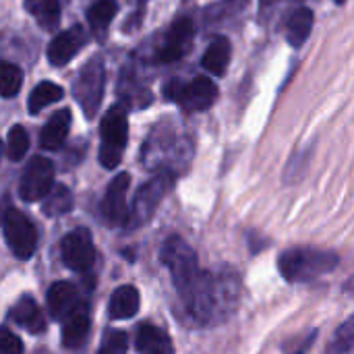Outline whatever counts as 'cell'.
I'll return each instance as SVG.
<instances>
[{"label":"cell","instance_id":"1","mask_svg":"<svg viewBox=\"0 0 354 354\" xmlns=\"http://www.w3.org/2000/svg\"><path fill=\"white\" fill-rule=\"evenodd\" d=\"M160 261L168 268L189 317L201 326L216 324V282L214 272L199 268L197 253L180 239L170 236L160 251Z\"/></svg>","mask_w":354,"mask_h":354},{"label":"cell","instance_id":"2","mask_svg":"<svg viewBox=\"0 0 354 354\" xmlns=\"http://www.w3.org/2000/svg\"><path fill=\"white\" fill-rule=\"evenodd\" d=\"M340 263L338 253L315 249V247H295L280 255L278 270L288 282H311L330 272Z\"/></svg>","mask_w":354,"mask_h":354},{"label":"cell","instance_id":"3","mask_svg":"<svg viewBox=\"0 0 354 354\" xmlns=\"http://www.w3.org/2000/svg\"><path fill=\"white\" fill-rule=\"evenodd\" d=\"M100 164L108 170L116 168L124 156V147L129 141V118L122 106H112L100 124Z\"/></svg>","mask_w":354,"mask_h":354},{"label":"cell","instance_id":"4","mask_svg":"<svg viewBox=\"0 0 354 354\" xmlns=\"http://www.w3.org/2000/svg\"><path fill=\"white\" fill-rule=\"evenodd\" d=\"M104 85H106V71L100 56H93L79 73L73 93L79 102L83 114L87 118H93L100 110L102 97H104Z\"/></svg>","mask_w":354,"mask_h":354},{"label":"cell","instance_id":"5","mask_svg":"<svg viewBox=\"0 0 354 354\" xmlns=\"http://www.w3.org/2000/svg\"><path fill=\"white\" fill-rule=\"evenodd\" d=\"M170 187H172V178L166 172L153 176L151 180H147L139 189V193H137V197L133 201V207L129 212V218H127L129 228L145 226L153 218L156 209L160 207V203L166 197V193L170 191Z\"/></svg>","mask_w":354,"mask_h":354},{"label":"cell","instance_id":"6","mask_svg":"<svg viewBox=\"0 0 354 354\" xmlns=\"http://www.w3.org/2000/svg\"><path fill=\"white\" fill-rule=\"evenodd\" d=\"M2 228L6 245L12 251V255L17 259H31L37 247V232L29 218L23 216L19 209L8 207L2 218Z\"/></svg>","mask_w":354,"mask_h":354},{"label":"cell","instance_id":"7","mask_svg":"<svg viewBox=\"0 0 354 354\" xmlns=\"http://www.w3.org/2000/svg\"><path fill=\"white\" fill-rule=\"evenodd\" d=\"M60 255L68 270L87 274L95 263V247L91 232L87 228H77L68 232L60 243Z\"/></svg>","mask_w":354,"mask_h":354},{"label":"cell","instance_id":"8","mask_svg":"<svg viewBox=\"0 0 354 354\" xmlns=\"http://www.w3.org/2000/svg\"><path fill=\"white\" fill-rule=\"evenodd\" d=\"M52 185H54V164L48 158L35 156L25 166V172L19 185V195L23 201L33 203V201L44 199L46 193L52 189Z\"/></svg>","mask_w":354,"mask_h":354},{"label":"cell","instance_id":"9","mask_svg":"<svg viewBox=\"0 0 354 354\" xmlns=\"http://www.w3.org/2000/svg\"><path fill=\"white\" fill-rule=\"evenodd\" d=\"M214 280H216V324H224L239 309L241 276L234 268L222 266L214 272Z\"/></svg>","mask_w":354,"mask_h":354},{"label":"cell","instance_id":"10","mask_svg":"<svg viewBox=\"0 0 354 354\" xmlns=\"http://www.w3.org/2000/svg\"><path fill=\"white\" fill-rule=\"evenodd\" d=\"M131 185V174L122 172L114 176L110 183L104 199H102V216L110 226H122L127 224L129 209H127V191Z\"/></svg>","mask_w":354,"mask_h":354},{"label":"cell","instance_id":"11","mask_svg":"<svg viewBox=\"0 0 354 354\" xmlns=\"http://www.w3.org/2000/svg\"><path fill=\"white\" fill-rule=\"evenodd\" d=\"M218 100V87L212 79L207 77H195L191 83H183L180 93L176 97V104L185 112H201L214 106Z\"/></svg>","mask_w":354,"mask_h":354},{"label":"cell","instance_id":"12","mask_svg":"<svg viewBox=\"0 0 354 354\" xmlns=\"http://www.w3.org/2000/svg\"><path fill=\"white\" fill-rule=\"evenodd\" d=\"M85 41H87V33L81 25H75V27L54 35L48 46V62L52 66L68 64L75 58V54L85 46Z\"/></svg>","mask_w":354,"mask_h":354},{"label":"cell","instance_id":"13","mask_svg":"<svg viewBox=\"0 0 354 354\" xmlns=\"http://www.w3.org/2000/svg\"><path fill=\"white\" fill-rule=\"evenodd\" d=\"M48 309L52 317L64 322L68 315H73L79 309H85V303L79 295V290L71 282H54L48 290Z\"/></svg>","mask_w":354,"mask_h":354},{"label":"cell","instance_id":"14","mask_svg":"<svg viewBox=\"0 0 354 354\" xmlns=\"http://www.w3.org/2000/svg\"><path fill=\"white\" fill-rule=\"evenodd\" d=\"M193 33H195V27H193V21L189 17H183L178 19L166 33L164 41H162V48H160V62H174L178 58H183V54L187 52L191 39H193Z\"/></svg>","mask_w":354,"mask_h":354},{"label":"cell","instance_id":"15","mask_svg":"<svg viewBox=\"0 0 354 354\" xmlns=\"http://www.w3.org/2000/svg\"><path fill=\"white\" fill-rule=\"evenodd\" d=\"M68 129H71V110L62 108V110L54 112L41 129V137H39L41 147L48 151L60 149L68 137Z\"/></svg>","mask_w":354,"mask_h":354},{"label":"cell","instance_id":"16","mask_svg":"<svg viewBox=\"0 0 354 354\" xmlns=\"http://www.w3.org/2000/svg\"><path fill=\"white\" fill-rule=\"evenodd\" d=\"M135 346L139 354H174V346L170 336L151 326V324H143L137 330V338H135Z\"/></svg>","mask_w":354,"mask_h":354},{"label":"cell","instance_id":"17","mask_svg":"<svg viewBox=\"0 0 354 354\" xmlns=\"http://www.w3.org/2000/svg\"><path fill=\"white\" fill-rule=\"evenodd\" d=\"M139 303H141V297L135 286H131V284L118 286L110 297V307H108L110 319L118 322V319L135 317L139 311Z\"/></svg>","mask_w":354,"mask_h":354},{"label":"cell","instance_id":"18","mask_svg":"<svg viewBox=\"0 0 354 354\" xmlns=\"http://www.w3.org/2000/svg\"><path fill=\"white\" fill-rule=\"evenodd\" d=\"M10 319L23 330H27L29 334H41L46 330L44 315L31 297H21L17 301V305L10 309Z\"/></svg>","mask_w":354,"mask_h":354},{"label":"cell","instance_id":"19","mask_svg":"<svg viewBox=\"0 0 354 354\" xmlns=\"http://www.w3.org/2000/svg\"><path fill=\"white\" fill-rule=\"evenodd\" d=\"M230 54H232L230 41H228L226 37L220 35V37H216V39L207 46V50H205V54H203V58H201V64H203L205 71H209L212 75L222 77V75L226 73L228 64H230Z\"/></svg>","mask_w":354,"mask_h":354},{"label":"cell","instance_id":"20","mask_svg":"<svg viewBox=\"0 0 354 354\" xmlns=\"http://www.w3.org/2000/svg\"><path fill=\"white\" fill-rule=\"evenodd\" d=\"M311 29H313V10L307 6L297 8L288 19V29H286L288 44L292 48H301L309 39Z\"/></svg>","mask_w":354,"mask_h":354},{"label":"cell","instance_id":"21","mask_svg":"<svg viewBox=\"0 0 354 354\" xmlns=\"http://www.w3.org/2000/svg\"><path fill=\"white\" fill-rule=\"evenodd\" d=\"M89 334V315L85 309L75 311L62 322V344L66 348H77L85 342Z\"/></svg>","mask_w":354,"mask_h":354},{"label":"cell","instance_id":"22","mask_svg":"<svg viewBox=\"0 0 354 354\" xmlns=\"http://www.w3.org/2000/svg\"><path fill=\"white\" fill-rule=\"evenodd\" d=\"M116 10H118L116 0H97L87 10V21H89L91 31L95 33L97 39H104V33L108 31L112 19L116 17Z\"/></svg>","mask_w":354,"mask_h":354},{"label":"cell","instance_id":"23","mask_svg":"<svg viewBox=\"0 0 354 354\" xmlns=\"http://www.w3.org/2000/svg\"><path fill=\"white\" fill-rule=\"evenodd\" d=\"M41 209L48 218H60V216L68 214L73 209V193L68 191V187L52 185V189L44 197Z\"/></svg>","mask_w":354,"mask_h":354},{"label":"cell","instance_id":"24","mask_svg":"<svg viewBox=\"0 0 354 354\" xmlns=\"http://www.w3.org/2000/svg\"><path fill=\"white\" fill-rule=\"evenodd\" d=\"M25 8L27 12H31L35 17V21L52 31L56 29L58 21H60V4L58 0H25Z\"/></svg>","mask_w":354,"mask_h":354},{"label":"cell","instance_id":"25","mask_svg":"<svg viewBox=\"0 0 354 354\" xmlns=\"http://www.w3.org/2000/svg\"><path fill=\"white\" fill-rule=\"evenodd\" d=\"M62 95H64V91H62L60 85H56V83H52V81H41V83L29 93V102H27L29 112H31V114H37V112H41L46 106L58 102Z\"/></svg>","mask_w":354,"mask_h":354},{"label":"cell","instance_id":"26","mask_svg":"<svg viewBox=\"0 0 354 354\" xmlns=\"http://www.w3.org/2000/svg\"><path fill=\"white\" fill-rule=\"evenodd\" d=\"M23 85V73L17 64L0 60V95L15 97Z\"/></svg>","mask_w":354,"mask_h":354},{"label":"cell","instance_id":"27","mask_svg":"<svg viewBox=\"0 0 354 354\" xmlns=\"http://www.w3.org/2000/svg\"><path fill=\"white\" fill-rule=\"evenodd\" d=\"M27 149H29V135H27V131L21 124H15L10 129V133H8L6 156L12 162H19V160H23V156L27 153Z\"/></svg>","mask_w":354,"mask_h":354},{"label":"cell","instance_id":"28","mask_svg":"<svg viewBox=\"0 0 354 354\" xmlns=\"http://www.w3.org/2000/svg\"><path fill=\"white\" fill-rule=\"evenodd\" d=\"M354 344V322L353 317H348L338 332L334 334V340L328 348V354H351Z\"/></svg>","mask_w":354,"mask_h":354},{"label":"cell","instance_id":"29","mask_svg":"<svg viewBox=\"0 0 354 354\" xmlns=\"http://www.w3.org/2000/svg\"><path fill=\"white\" fill-rule=\"evenodd\" d=\"M247 4H249V0H222V2H218L214 6H209L205 10V15H207V21L220 23L222 19L239 15L243 8H247Z\"/></svg>","mask_w":354,"mask_h":354},{"label":"cell","instance_id":"30","mask_svg":"<svg viewBox=\"0 0 354 354\" xmlns=\"http://www.w3.org/2000/svg\"><path fill=\"white\" fill-rule=\"evenodd\" d=\"M129 336L122 330H108L100 344L97 354H127Z\"/></svg>","mask_w":354,"mask_h":354},{"label":"cell","instance_id":"31","mask_svg":"<svg viewBox=\"0 0 354 354\" xmlns=\"http://www.w3.org/2000/svg\"><path fill=\"white\" fill-rule=\"evenodd\" d=\"M0 353L2 354H23V342L10 330L0 328Z\"/></svg>","mask_w":354,"mask_h":354},{"label":"cell","instance_id":"32","mask_svg":"<svg viewBox=\"0 0 354 354\" xmlns=\"http://www.w3.org/2000/svg\"><path fill=\"white\" fill-rule=\"evenodd\" d=\"M180 87H183V81H180V79H170V81L164 83L162 93H164L166 100L176 102V97H178V93H180Z\"/></svg>","mask_w":354,"mask_h":354},{"label":"cell","instance_id":"33","mask_svg":"<svg viewBox=\"0 0 354 354\" xmlns=\"http://www.w3.org/2000/svg\"><path fill=\"white\" fill-rule=\"evenodd\" d=\"M334 2H338V4H344L346 0H334Z\"/></svg>","mask_w":354,"mask_h":354},{"label":"cell","instance_id":"34","mask_svg":"<svg viewBox=\"0 0 354 354\" xmlns=\"http://www.w3.org/2000/svg\"><path fill=\"white\" fill-rule=\"evenodd\" d=\"M35 354H48V353H46V351H41V353H35Z\"/></svg>","mask_w":354,"mask_h":354},{"label":"cell","instance_id":"35","mask_svg":"<svg viewBox=\"0 0 354 354\" xmlns=\"http://www.w3.org/2000/svg\"><path fill=\"white\" fill-rule=\"evenodd\" d=\"M0 156H2V143H0Z\"/></svg>","mask_w":354,"mask_h":354},{"label":"cell","instance_id":"36","mask_svg":"<svg viewBox=\"0 0 354 354\" xmlns=\"http://www.w3.org/2000/svg\"><path fill=\"white\" fill-rule=\"evenodd\" d=\"M143 2H145V0H143Z\"/></svg>","mask_w":354,"mask_h":354}]
</instances>
